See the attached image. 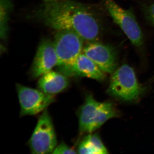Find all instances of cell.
Returning <instances> with one entry per match:
<instances>
[{
    "mask_svg": "<svg viewBox=\"0 0 154 154\" xmlns=\"http://www.w3.org/2000/svg\"><path fill=\"white\" fill-rule=\"evenodd\" d=\"M34 15L47 27L57 31H73L88 42L98 41L104 30L100 14L92 7L75 0L44 2Z\"/></svg>",
    "mask_w": 154,
    "mask_h": 154,
    "instance_id": "cell-1",
    "label": "cell"
},
{
    "mask_svg": "<svg viewBox=\"0 0 154 154\" xmlns=\"http://www.w3.org/2000/svg\"><path fill=\"white\" fill-rule=\"evenodd\" d=\"M77 115L79 131L82 134L94 132L108 120L117 117L118 113L112 103L98 102L92 95H88Z\"/></svg>",
    "mask_w": 154,
    "mask_h": 154,
    "instance_id": "cell-2",
    "label": "cell"
},
{
    "mask_svg": "<svg viewBox=\"0 0 154 154\" xmlns=\"http://www.w3.org/2000/svg\"><path fill=\"white\" fill-rule=\"evenodd\" d=\"M145 90L138 81L134 69L125 64L112 73L107 92L116 99L131 102L139 99Z\"/></svg>",
    "mask_w": 154,
    "mask_h": 154,
    "instance_id": "cell-3",
    "label": "cell"
},
{
    "mask_svg": "<svg viewBox=\"0 0 154 154\" xmlns=\"http://www.w3.org/2000/svg\"><path fill=\"white\" fill-rule=\"evenodd\" d=\"M105 10L133 45L141 52L144 45L143 33L135 16L131 9L120 7L114 0H104Z\"/></svg>",
    "mask_w": 154,
    "mask_h": 154,
    "instance_id": "cell-4",
    "label": "cell"
},
{
    "mask_svg": "<svg viewBox=\"0 0 154 154\" xmlns=\"http://www.w3.org/2000/svg\"><path fill=\"white\" fill-rule=\"evenodd\" d=\"M57 141L52 119L47 109L42 112L28 145L31 153H52L57 146Z\"/></svg>",
    "mask_w": 154,
    "mask_h": 154,
    "instance_id": "cell-5",
    "label": "cell"
},
{
    "mask_svg": "<svg viewBox=\"0 0 154 154\" xmlns=\"http://www.w3.org/2000/svg\"><path fill=\"white\" fill-rule=\"evenodd\" d=\"M84 39L79 34L67 30H57L54 45L57 56L59 69L69 66L83 52Z\"/></svg>",
    "mask_w": 154,
    "mask_h": 154,
    "instance_id": "cell-6",
    "label": "cell"
},
{
    "mask_svg": "<svg viewBox=\"0 0 154 154\" xmlns=\"http://www.w3.org/2000/svg\"><path fill=\"white\" fill-rule=\"evenodd\" d=\"M16 88L20 104V116L36 115L43 112L55 101L54 95L38 89L17 84Z\"/></svg>",
    "mask_w": 154,
    "mask_h": 154,
    "instance_id": "cell-7",
    "label": "cell"
},
{
    "mask_svg": "<svg viewBox=\"0 0 154 154\" xmlns=\"http://www.w3.org/2000/svg\"><path fill=\"white\" fill-rule=\"evenodd\" d=\"M83 53L105 73L112 74L116 69L118 53L112 45L98 41L88 42Z\"/></svg>",
    "mask_w": 154,
    "mask_h": 154,
    "instance_id": "cell-8",
    "label": "cell"
},
{
    "mask_svg": "<svg viewBox=\"0 0 154 154\" xmlns=\"http://www.w3.org/2000/svg\"><path fill=\"white\" fill-rule=\"evenodd\" d=\"M58 59L53 42L44 39L38 48L30 69L33 79L39 78L57 66Z\"/></svg>",
    "mask_w": 154,
    "mask_h": 154,
    "instance_id": "cell-9",
    "label": "cell"
},
{
    "mask_svg": "<svg viewBox=\"0 0 154 154\" xmlns=\"http://www.w3.org/2000/svg\"><path fill=\"white\" fill-rule=\"evenodd\" d=\"M60 72L67 76L87 77L96 81H103L106 73L93 61L82 53L69 66L59 69Z\"/></svg>",
    "mask_w": 154,
    "mask_h": 154,
    "instance_id": "cell-10",
    "label": "cell"
},
{
    "mask_svg": "<svg viewBox=\"0 0 154 154\" xmlns=\"http://www.w3.org/2000/svg\"><path fill=\"white\" fill-rule=\"evenodd\" d=\"M69 84L67 76L60 72L51 70L40 77L37 88L46 94L54 95L64 91Z\"/></svg>",
    "mask_w": 154,
    "mask_h": 154,
    "instance_id": "cell-11",
    "label": "cell"
},
{
    "mask_svg": "<svg viewBox=\"0 0 154 154\" xmlns=\"http://www.w3.org/2000/svg\"><path fill=\"white\" fill-rule=\"evenodd\" d=\"M77 151L79 154L108 153L106 147L97 134H91L85 137L79 144Z\"/></svg>",
    "mask_w": 154,
    "mask_h": 154,
    "instance_id": "cell-12",
    "label": "cell"
},
{
    "mask_svg": "<svg viewBox=\"0 0 154 154\" xmlns=\"http://www.w3.org/2000/svg\"><path fill=\"white\" fill-rule=\"evenodd\" d=\"M12 8L10 0H1L0 2V34L1 39L5 40L8 32L9 14Z\"/></svg>",
    "mask_w": 154,
    "mask_h": 154,
    "instance_id": "cell-13",
    "label": "cell"
},
{
    "mask_svg": "<svg viewBox=\"0 0 154 154\" xmlns=\"http://www.w3.org/2000/svg\"><path fill=\"white\" fill-rule=\"evenodd\" d=\"M53 154H76L78 153L75 150L64 142H61L57 146L52 152Z\"/></svg>",
    "mask_w": 154,
    "mask_h": 154,
    "instance_id": "cell-14",
    "label": "cell"
},
{
    "mask_svg": "<svg viewBox=\"0 0 154 154\" xmlns=\"http://www.w3.org/2000/svg\"><path fill=\"white\" fill-rule=\"evenodd\" d=\"M143 11L146 20L154 26V3L143 6Z\"/></svg>",
    "mask_w": 154,
    "mask_h": 154,
    "instance_id": "cell-15",
    "label": "cell"
},
{
    "mask_svg": "<svg viewBox=\"0 0 154 154\" xmlns=\"http://www.w3.org/2000/svg\"><path fill=\"white\" fill-rule=\"evenodd\" d=\"M44 2H49V1H52V0H43Z\"/></svg>",
    "mask_w": 154,
    "mask_h": 154,
    "instance_id": "cell-16",
    "label": "cell"
}]
</instances>
